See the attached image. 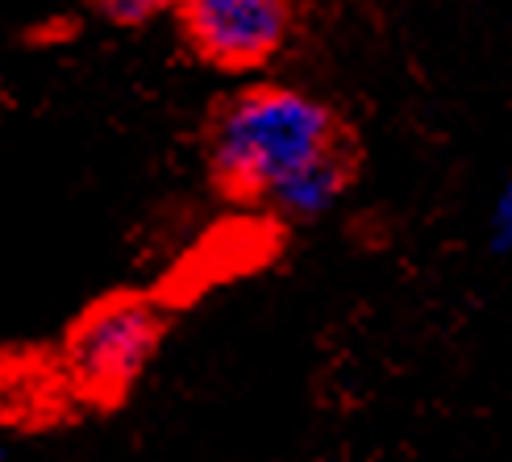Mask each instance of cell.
<instances>
[{"label": "cell", "instance_id": "4", "mask_svg": "<svg viewBox=\"0 0 512 462\" xmlns=\"http://www.w3.org/2000/svg\"><path fill=\"white\" fill-rule=\"evenodd\" d=\"M159 13H171V5H163V0H96L92 5V17L121 25V30H138V25L155 21Z\"/></svg>", "mask_w": 512, "mask_h": 462}, {"label": "cell", "instance_id": "2", "mask_svg": "<svg viewBox=\"0 0 512 462\" xmlns=\"http://www.w3.org/2000/svg\"><path fill=\"white\" fill-rule=\"evenodd\" d=\"M167 325L171 317L155 292L113 288L88 300L67 321L55 346L75 408L109 417L130 404L134 388L167 338Z\"/></svg>", "mask_w": 512, "mask_h": 462}, {"label": "cell", "instance_id": "3", "mask_svg": "<svg viewBox=\"0 0 512 462\" xmlns=\"http://www.w3.org/2000/svg\"><path fill=\"white\" fill-rule=\"evenodd\" d=\"M300 9L288 0H179L171 21L179 46L221 75H254L271 67L296 30Z\"/></svg>", "mask_w": 512, "mask_h": 462}, {"label": "cell", "instance_id": "1", "mask_svg": "<svg viewBox=\"0 0 512 462\" xmlns=\"http://www.w3.org/2000/svg\"><path fill=\"white\" fill-rule=\"evenodd\" d=\"M200 154L221 204L309 217L358 179L363 134L329 100L263 80L213 96L200 121Z\"/></svg>", "mask_w": 512, "mask_h": 462}]
</instances>
